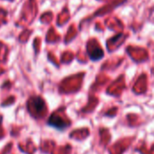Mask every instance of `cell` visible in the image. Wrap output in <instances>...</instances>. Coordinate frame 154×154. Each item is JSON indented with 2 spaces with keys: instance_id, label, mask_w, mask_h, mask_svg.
Segmentation results:
<instances>
[{
  "instance_id": "obj_1",
  "label": "cell",
  "mask_w": 154,
  "mask_h": 154,
  "mask_svg": "<svg viewBox=\"0 0 154 154\" xmlns=\"http://www.w3.org/2000/svg\"><path fill=\"white\" fill-rule=\"evenodd\" d=\"M48 124L51 125V126H53V127H56L60 130H62L64 129L67 125L64 123V121H62L60 117H55L54 116H52L50 120L48 121Z\"/></svg>"
},
{
  "instance_id": "obj_2",
  "label": "cell",
  "mask_w": 154,
  "mask_h": 154,
  "mask_svg": "<svg viewBox=\"0 0 154 154\" xmlns=\"http://www.w3.org/2000/svg\"><path fill=\"white\" fill-rule=\"evenodd\" d=\"M32 101V105L33 106L34 109L36 110V112H42V110L44 109L45 107V104L42 98H41L40 97H32L31 99Z\"/></svg>"
},
{
  "instance_id": "obj_3",
  "label": "cell",
  "mask_w": 154,
  "mask_h": 154,
  "mask_svg": "<svg viewBox=\"0 0 154 154\" xmlns=\"http://www.w3.org/2000/svg\"><path fill=\"white\" fill-rule=\"evenodd\" d=\"M1 121H2V118H1V117H0V122H1Z\"/></svg>"
}]
</instances>
